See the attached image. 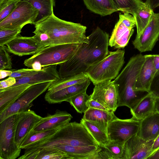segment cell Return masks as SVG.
Wrapping results in <instances>:
<instances>
[{
	"instance_id": "cell-49",
	"label": "cell",
	"mask_w": 159,
	"mask_h": 159,
	"mask_svg": "<svg viewBox=\"0 0 159 159\" xmlns=\"http://www.w3.org/2000/svg\"><path fill=\"white\" fill-rule=\"evenodd\" d=\"M148 159H159V149L154 152Z\"/></svg>"
},
{
	"instance_id": "cell-20",
	"label": "cell",
	"mask_w": 159,
	"mask_h": 159,
	"mask_svg": "<svg viewBox=\"0 0 159 159\" xmlns=\"http://www.w3.org/2000/svg\"><path fill=\"white\" fill-rule=\"evenodd\" d=\"M84 113L83 119L94 124L107 134L109 124L117 118L113 111L92 108H88Z\"/></svg>"
},
{
	"instance_id": "cell-48",
	"label": "cell",
	"mask_w": 159,
	"mask_h": 159,
	"mask_svg": "<svg viewBox=\"0 0 159 159\" xmlns=\"http://www.w3.org/2000/svg\"><path fill=\"white\" fill-rule=\"evenodd\" d=\"M159 149V135L154 140L152 147V151L153 153Z\"/></svg>"
},
{
	"instance_id": "cell-4",
	"label": "cell",
	"mask_w": 159,
	"mask_h": 159,
	"mask_svg": "<svg viewBox=\"0 0 159 159\" xmlns=\"http://www.w3.org/2000/svg\"><path fill=\"white\" fill-rule=\"evenodd\" d=\"M60 144L76 146L99 145L82 124L74 122H69L48 138L33 144L31 149L34 150Z\"/></svg>"
},
{
	"instance_id": "cell-26",
	"label": "cell",
	"mask_w": 159,
	"mask_h": 159,
	"mask_svg": "<svg viewBox=\"0 0 159 159\" xmlns=\"http://www.w3.org/2000/svg\"><path fill=\"white\" fill-rule=\"evenodd\" d=\"M155 97L149 93L141 100L133 110H130L132 117L141 121L155 112Z\"/></svg>"
},
{
	"instance_id": "cell-23",
	"label": "cell",
	"mask_w": 159,
	"mask_h": 159,
	"mask_svg": "<svg viewBox=\"0 0 159 159\" xmlns=\"http://www.w3.org/2000/svg\"><path fill=\"white\" fill-rule=\"evenodd\" d=\"M139 135L147 140H155L159 135V114L154 112L141 121Z\"/></svg>"
},
{
	"instance_id": "cell-42",
	"label": "cell",
	"mask_w": 159,
	"mask_h": 159,
	"mask_svg": "<svg viewBox=\"0 0 159 159\" xmlns=\"http://www.w3.org/2000/svg\"><path fill=\"white\" fill-rule=\"evenodd\" d=\"M99 145L100 149L98 151L95 159H114V157L110 151L105 146Z\"/></svg>"
},
{
	"instance_id": "cell-9",
	"label": "cell",
	"mask_w": 159,
	"mask_h": 159,
	"mask_svg": "<svg viewBox=\"0 0 159 159\" xmlns=\"http://www.w3.org/2000/svg\"><path fill=\"white\" fill-rule=\"evenodd\" d=\"M39 14V11L30 3L20 0L12 11L0 21V29L23 27L29 24L34 25Z\"/></svg>"
},
{
	"instance_id": "cell-2",
	"label": "cell",
	"mask_w": 159,
	"mask_h": 159,
	"mask_svg": "<svg viewBox=\"0 0 159 159\" xmlns=\"http://www.w3.org/2000/svg\"><path fill=\"white\" fill-rule=\"evenodd\" d=\"M34 25V36L44 47L89 42L88 37L86 35V26L61 19L54 13L36 22Z\"/></svg>"
},
{
	"instance_id": "cell-12",
	"label": "cell",
	"mask_w": 159,
	"mask_h": 159,
	"mask_svg": "<svg viewBox=\"0 0 159 159\" xmlns=\"http://www.w3.org/2000/svg\"><path fill=\"white\" fill-rule=\"evenodd\" d=\"M159 38V13H154L142 34L136 37L132 43L140 52L152 51Z\"/></svg>"
},
{
	"instance_id": "cell-35",
	"label": "cell",
	"mask_w": 159,
	"mask_h": 159,
	"mask_svg": "<svg viewBox=\"0 0 159 159\" xmlns=\"http://www.w3.org/2000/svg\"><path fill=\"white\" fill-rule=\"evenodd\" d=\"M22 28L0 29V46L6 45L19 35Z\"/></svg>"
},
{
	"instance_id": "cell-14",
	"label": "cell",
	"mask_w": 159,
	"mask_h": 159,
	"mask_svg": "<svg viewBox=\"0 0 159 159\" xmlns=\"http://www.w3.org/2000/svg\"><path fill=\"white\" fill-rule=\"evenodd\" d=\"M6 45L8 52L19 56L34 55L44 48L34 36L18 35Z\"/></svg>"
},
{
	"instance_id": "cell-39",
	"label": "cell",
	"mask_w": 159,
	"mask_h": 159,
	"mask_svg": "<svg viewBox=\"0 0 159 159\" xmlns=\"http://www.w3.org/2000/svg\"><path fill=\"white\" fill-rule=\"evenodd\" d=\"M126 26L129 29H133L136 26L134 16L131 14L125 13L119 14V20Z\"/></svg>"
},
{
	"instance_id": "cell-19",
	"label": "cell",
	"mask_w": 159,
	"mask_h": 159,
	"mask_svg": "<svg viewBox=\"0 0 159 159\" xmlns=\"http://www.w3.org/2000/svg\"><path fill=\"white\" fill-rule=\"evenodd\" d=\"M72 118L71 114L67 112L57 110L53 114L43 117L33 130L39 131L60 128L69 123Z\"/></svg>"
},
{
	"instance_id": "cell-41",
	"label": "cell",
	"mask_w": 159,
	"mask_h": 159,
	"mask_svg": "<svg viewBox=\"0 0 159 159\" xmlns=\"http://www.w3.org/2000/svg\"><path fill=\"white\" fill-rule=\"evenodd\" d=\"M149 93L155 97H159V70L157 71L154 75Z\"/></svg>"
},
{
	"instance_id": "cell-51",
	"label": "cell",
	"mask_w": 159,
	"mask_h": 159,
	"mask_svg": "<svg viewBox=\"0 0 159 159\" xmlns=\"http://www.w3.org/2000/svg\"><path fill=\"white\" fill-rule=\"evenodd\" d=\"M7 0H0V4H2V3Z\"/></svg>"
},
{
	"instance_id": "cell-10",
	"label": "cell",
	"mask_w": 159,
	"mask_h": 159,
	"mask_svg": "<svg viewBox=\"0 0 159 159\" xmlns=\"http://www.w3.org/2000/svg\"><path fill=\"white\" fill-rule=\"evenodd\" d=\"M141 121L133 117L129 119H120L117 117L109 124L107 135L110 140L124 144L129 138L137 134Z\"/></svg>"
},
{
	"instance_id": "cell-22",
	"label": "cell",
	"mask_w": 159,
	"mask_h": 159,
	"mask_svg": "<svg viewBox=\"0 0 159 159\" xmlns=\"http://www.w3.org/2000/svg\"><path fill=\"white\" fill-rule=\"evenodd\" d=\"M134 30L124 25L119 20L115 24L109 41V45L115 48H123L128 44Z\"/></svg>"
},
{
	"instance_id": "cell-17",
	"label": "cell",
	"mask_w": 159,
	"mask_h": 159,
	"mask_svg": "<svg viewBox=\"0 0 159 159\" xmlns=\"http://www.w3.org/2000/svg\"><path fill=\"white\" fill-rule=\"evenodd\" d=\"M57 65H54L44 67L33 75L16 80V83L12 86L25 84L33 85L56 81L60 78L57 70Z\"/></svg>"
},
{
	"instance_id": "cell-43",
	"label": "cell",
	"mask_w": 159,
	"mask_h": 159,
	"mask_svg": "<svg viewBox=\"0 0 159 159\" xmlns=\"http://www.w3.org/2000/svg\"><path fill=\"white\" fill-rule=\"evenodd\" d=\"M88 108H92L107 111H112L107 109L99 102L90 99L86 102Z\"/></svg>"
},
{
	"instance_id": "cell-46",
	"label": "cell",
	"mask_w": 159,
	"mask_h": 159,
	"mask_svg": "<svg viewBox=\"0 0 159 159\" xmlns=\"http://www.w3.org/2000/svg\"><path fill=\"white\" fill-rule=\"evenodd\" d=\"M154 67L157 71L159 70V54H152Z\"/></svg>"
},
{
	"instance_id": "cell-27",
	"label": "cell",
	"mask_w": 159,
	"mask_h": 159,
	"mask_svg": "<svg viewBox=\"0 0 159 159\" xmlns=\"http://www.w3.org/2000/svg\"><path fill=\"white\" fill-rule=\"evenodd\" d=\"M87 8L92 12L104 16L118 11L112 0H83Z\"/></svg>"
},
{
	"instance_id": "cell-21",
	"label": "cell",
	"mask_w": 159,
	"mask_h": 159,
	"mask_svg": "<svg viewBox=\"0 0 159 159\" xmlns=\"http://www.w3.org/2000/svg\"><path fill=\"white\" fill-rule=\"evenodd\" d=\"M51 147L58 149L66 153L69 156L70 159H94L100 149L99 145L76 146L60 144Z\"/></svg>"
},
{
	"instance_id": "cell-50",
	"label": "cell",
	"mask_w": 159,
	"mask_h": 159,
	"mask_svg": "<svg viewBox=\"0 0 159 159\" xmlns=\"http://www.w3.org/2000/svg\"><path fill=\"white\" fill-rule=\"evenodd\" d=\"M155 109L159 114V97H155Z\"/></svg>"
},
{
	"instance_id": "cell-31",
	"label": "cell",
	"mask_w": 159,
	"mask_h": 159,
	"mask_svg": "<svg viewBox=\"0 0 159 159\" xmlns=\"http://www.w3.org/2000/svg\"><path fill=\"white\" fill-rule=\"evenodd\" d=\"M30 3L39 12L36 22L51 15L55 6V0H20Z\"/></svg>"
},
{
	"instance_id": "cell-28",
	"label": "cell",
	"mask_w": 159,
	"mask_h": 159,
	"mask_svg": "<svg viewBox=\"0 0 159 159\" xmlns=\"http://www.w3.org/2000/svg\"><path fill=\"white\" fill-rule=\"evenodd\" d=\"M88 79L85 73L60 78L52 82L48 87V91L54 92L73 85L83 82Z\"/></svg>"
},
{
	"instance_id": "cell-45",
	"label": "cell",
	"mask_w": 159,
	"mask_h": 159,
	"mask_svg": "<svg viewBox=\"0 0 159 159\" xmlns=\"http://www.w3.org/2000/svg\"><path fill=\"white\" fill-rule=\"evenodd\" d=\"M145 3L152 10L159 6V0H146Z\"/></svg>"
},
{
	"instance_id": "cell-5",
	"label": "cell",
	"mask_w": 159,
	"mask_h": 159,
	"mask_svg": "<svg viewBox=\"0 0 159 159\" xmlns=\"http://www.w3.org/2000/svg\"><path fill=\"white\" fill-rule=\"evenodd\" d=\"M81 44H65L44 47L26 59L24 64L36 71L50 66L60 65L69 60Z\"/></svg>"
},
{
	"instance_id": "cell-15",
	"label": "cell",
	"mask_w": 159,
	"mask_h": 159,
	"mask_svg": "<svg viewBox=\"0 0 159 159\" xmlns=\"http://www.w3.org/2000/svg\"><path fill=\"white\" fill-rule=\"evenodd\" d=\"M89 78L86 81L63 89L54 92L48 91L46 93L45 100L50 104L60 103L66 101L70 98L80 93L86 91L91 82Z\"/></svg>"
},
{
	"instance_id": "cell-1",
	"label": "cell",
	"mask_w": 159,
	"mask_h": 159,
	"mask_svg": "<svg viewBox=\"0 0 159 159\" xmlns=\"http://www.w3.org/2000/svg\"><path fill=\"white\" fill-rule=\"evenodd\" d=\"M109 34L99 27L88 36V43H81L67 61L60 64V78L85 73L89 67L106 57L108 50Z\"/></svg>"
},
{
	"instance_id": "cell-16",
	"label": "cell",
	"mask_w": 159,
	"mask_h": 159,
	"mask_svg": "<svg viewBox=\"0 0 159 159\" xmlns=\"http://www.w3.org/2000/svg\"><path fill=\"white\" fill-rule=\"evenodd\" d=\"M145 61L136 80L134 89L149 93L152 83L157 72L152 54L146 55Z\"/></svg>"
},
{
	"instance_id": "cell-25",
	"label": "cell",
	"mask_w": 159,
	"mask_h": 159,
	"mask_svg": "<svg viewBox=\"0 0 159 159\" xmlns=\"http://www.w3.org/2000/svg\"><path fill=\"white\" fill-rule=\"evenodd\" d=\"M18 159H70L66 153L52 147L39 149L26 154H24Z\"/></svg>"
},
{
	"instance_id": "cell-33",
	"label": "cell",
	"mask_w": 159,
	"mask_h": 159,
	"mask_svg": "<svg viewBox=\"0 0 159 159\" xmlns=\"http://www.w3.org/2000/svg\"><path fill=\"white\" fill-rule=\"evenodd\" d=\"M118 10L133 16L144 4L141 0H112Z\"/></svg>"
},
{
	"instance_id": "cell-24",
	"label": "cell",
	"mask_w": 159,
	"mask_h": 159,
	"mask_svg": "<svg viewBox=\"0 0 159 159\" xmlns=\"http://www.w3.org/2000/svg\"><path fill=\"white\" fill-rule=\"evenodd\" d=\"M31 85L25 84L0 89V113L13 103L23 92Z\"/></svg>"
},
{
	"instance_id": "cell-29",
	"label": "cell",
	"mask_w": 159,
	"mask_h": 159,
	"mask_svg": "<svg viewBox=\"0 0 159 159\" xmlns=\"http://www.w3.org/2000/svg\"><path fill=\"white\" fill-rule=\"evenodd\" d=\"M154 12L145 2L144 5L139 9L137 12L133 16L135 21L137 28L136 37L139 36L149 23Z\"/></svg>"
},
{
	"instance_id": "cell-47",
	"label": "cell",
	"mask_w": 159,
	"mask_h": 159,
	"mask_svg": "<svg viewBox=\"0 0 159 159\" xmlns=\"http://www.w3.org/2000/svg\"><path fill=\"white\" fill-rule=\"evenodd\" d=\"M12 72V70H0V79L4 78L7 76H10Z\"/></svg>"
},
{
	"instance_id": "cell-7",
	"label": "cell",
	"mask_w": 159,
	"mask_h": 159,
	"mask_svg": "<svg viewBox=\"0 0 159 159\" xmlns=\"http://www.w3.org/2000/svg\"><path fill=\"white\" fill-rule=\"evenodd\" d=\"M25 112L12 115L0 123V159H15L20 156L21 149L16 143V132Z\"/></svg>"
},
{
	"instance_id": "cell-37",
	"label": "cell",
	"mask_w": 159,
	"mask_h": 159,
	"mask_svg": "<svg viewBox=\"0 0 159 159\" xmlns=\"http://www.w3.org/2000/svg\"><path fill=\"white\" fill-rule=\"evenodd\" d=\"M8 52L7 47L0 46V70L12 68L11 60Z\"/></svg>"
},
{
	"instance_id": "cell-8",
	"label": "cell",
	"mask_w": 159,
	"mask_h": 159,
	"mask_svg": "<svg viewBox=\"0 0 159 159\" xmlns=\"http://www.w3.org/2000/svg\"><path fill=\"white\" fill-rule=\"evenodd\" d=\"M52 82H46L30 86L13 103L0 113V123L12 115L30 110L32 106L33 101L48 89Z\"/></svg>"
},
{
	"instance_id": "cell-40",
	"label": "cell",
	"mask_w": 159,
	"mask_h": 159,
	"mask_svg": "<svg viewBox=\"0 0 159 159\" xmlns=\"http://www.w3.org/2000/svg\"><path fill=\"white\" fill-rule=\"evenodd\" d=\"M37 71L34 69L28 68H22L17 70H12V72L10 77L15 78L16 80L21 78L31 75Z\"/></svg>"
},
{
	"instance_id": "cell-36",
	"label": "cell",
	"mask_w": 159,
	"mask_h": 159,
	"mask_svg": "<svg viewBox=\"0 0 159 159\" xmlns=\"http://www.w3.org/2000/svg\"><path fill=\"white\" fill-rule=\"evenodd\" d=\"M20 0H7L0 4V21L7 17L14 10Z\"/></svg>"
},
{
	"instance_id": "cell-32",
	"label": "cell",
	"mask_w": 159,
	"mask_h": 159,
	"mask_svg": "<svg viewBox=\"0 0 159 159\" xmlns=\"http://www.w3.org/2000/svg\"><path fill=\"white\" fill-rule=\"evenodd\" d=\"M80 123L87 129L99 145L105 146L109 141L107 134L97 126L82 118Z\"/></svg>"
},
{
	"instance_id": "cell-30",
	"label": "cell",
	"mask_w": 159,
	"mask_h": 159,
	"mask_svg": "<svg viewBox=\"0 0 159 159\" xmlns=\"http://www.w3.org/2000/svg\"><path fill=\"white\" fill-rule=\"evenodd\" d=\"M60 128L39 131H34L32 129L22 141L19 147L25 150L31 145L48 138Z\"/></svg>"
},
{
	"instance_id": "cell-13",
	"label": "cell",
	"mask_w": 159,
	"mask_h": 159,
	"mask_svg": "<svg viewBox=\"0 0 159 159\" xmlns=\"http://www.w3.org/2000/svg\"><path fill=\"white\" fill-rule=\"evenodd\" d=\"M90 99L114 112L118 107L116 90L113 81L108 80L95 85Z\"/></svg>"
},
{
	"instance_id": "cell-6",
	"label": "cell",
	"mask_w": 159,
	"mask_h": 159,
	"mask_svg": "<svg viewBox=\"0 0 159 159\" xmlns=\"http://www.w3.org/2000/svg\"><path fill=\"white\" fill-rule=\"evenodd\" d=\"M125 53L120 49L109 52L106 57L88 68L85 73L94 85L115 79L124 64Z\"/></svg>"
},
{
	"instance_id": "cell-34",
	"label": "cell",
	"mask_w": 159,
	"mask_h": 159,
	"mask_svg": "<svg viewBox=\"0 0 159 159\" xmlns=\"http://www.w3.org/2000/svg\"><path fill=\"white\" fill-rule=\"evenodd\" d=\"M86 91L80 93L67 100L69 102L79 113H84L88 108L86 102L91 98V95H89Z\"/></svg>"
},
{
	"instance_id": "cell-18",
	"label": "cell",
	"mask_w": 159,
	"mask_h": 159,
	"mask_svg": "<svg viewBox=\"0 0 159 159\" xmlns=\"http://www.w3.org/2000/svg\"><path fill=\"white\" fill-rule=\"evenodd\" d=\"M43 118L30 109L25 112L16 128L15 142L19 147L22 141Z\"/></svg>"
},
{
	"instance_id": "cell-44",
	"label": "cell",
	"mask_w": 159,
	"mask_h": 159,
	"mask_svg": "<svg viewBox=\"0 0 159 159\" xmlns=\"http://www.w3.org/2000/svg\"><path fill=\"white\" fill-rule=\"evenodd\" d=\"M16 79L9 76L7 79L0 82V89H3L14 85L16 83Z\"/></svg>"
},
{
	"instance_id": "cell-3",
	"label": "cell",
	"mask_w": 159,
	"mask_h": 159,
	"mask_svg": "<svg viewBox=\"0 0 159 159\" xmlns=\"http://www.w3.org/2000/svg\"><path fill=\"white\" fill-rule=\"evenodd\" d=\"M145 59V55L141 54L132 56L113 81L117 94L118 107L126 106L133 110L149 93L134 89L136 80Z\"/></svg>"
},
{
	"instance_id": "cell-38",
	"label": "cell",
	"mask_w": 159,
	"mask_h": 159,
	"mask_svg": "<svg viewBox=\"0 0 159 159\" xmlns=\"http://www.w3.org/2000/svg\"><path fill=\"white\" fill-rule=\"evenodd\" d=\"M124 143L110 140L105 146L111 152L114 159H120L123 152Z\"/></svg>"
},
{
	"instance_id": "cell-11",
	"label": "cell",
	"mask_w": 159,
	"mask_h": 159,
	"mask_svg": "<svg viewBox=\"0 0 159 159\" xmlns=\"http://www.w3.org/2000/svg\"><path fill=\"white\" fill-rule=\"evenodd\" d=\"M154 140H147L136 134L124 143L120 159H148L153 153Z\"/></svg>"
}]
</instances>
